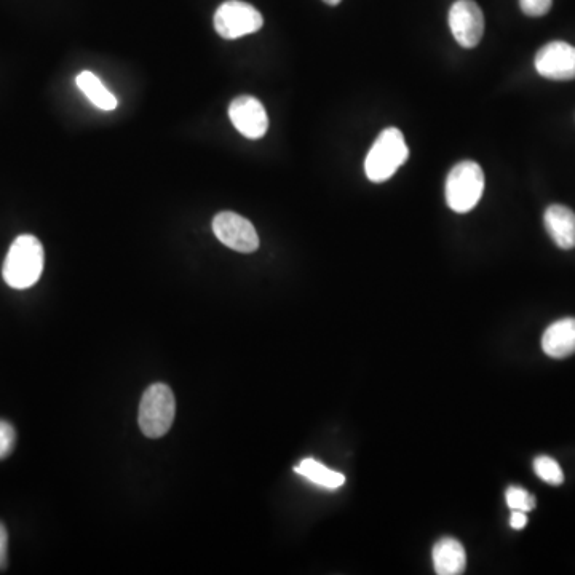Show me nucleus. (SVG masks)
<instances>
[{
  "mask_svg": "<svg viewBox=\"0 0 575 575\" xmlns=\"http://www.w3.org/2000/svg\"><path fill=\"white\" fill-rule=\"evenodd\" d=\"M44 246L34 235H20L8 250L5 258V283L13 290H28L36 285L44 272Z\"/></svg>",
  "mask_w": 575,
  "mask_h": 575,
  "instance_id": "obj_1",
  "label": "nucleus"
},
{
  "mask_svg": "<svg viewBox=\"0 0 575 575\" xmlns=\"http://www.w3.org/2000/svg\"><path fill=\"white\" fill-rule=\"evenodd\" d=\"M409 149L405 136L398 128H387L377 136L365 160V173L369 181L384 183L397 173L408 160Z\"/></svg>",
  "mask_w": 575,
  "mask_h": 575,
  "instance_id": "obj_2",
  "label": "nucleus"
},
{
  "mask_svg": "<svg viewBox=\"0 0 575 575\" xmlns=\"http://www.w3.org/2000/svg\"><path fill=\"white\" fill-rule=\"evenodd\" d=\"M176 400L170 387L154 384L144 392L139 405V429L147 438L157 440L170 432L175 421Z\"/></svg>",
  "mask_w": 575,
  "mask_h": 575,
  "instance_id": "obj_3",
  "label": "nucleus"
},
{
  "mask_svg": "<svg viewBox=\"0 0 575 575\" xmlns=\"http://www.w3.org/2000/svg\"><path fill=\"white\" fill-rule=\"evenodd\" d=\"M484 191V173L472 160L457 163L446 179V202L456 213H468L480 202Z\"/></svg>",
  "mask_w": 575,
  "mask_h": 575,
  "instance_id": "obj_4",
  "label": "nucleus"
},
{
  "mask_svg": "<svg viewBox=\"0 0 575 575\" xmlns=\"http://www.w3.org/2000/svg\"><path fill=\"white\" fill-rule=\"evenodd\" d=\"M215 29L227 40L254 34L262 28L264 20L259 10L242 0H227L215 13Z\"/></svg>",
  "mask_w": 575,
  "mask_h": 575,
  "instance_id": "obj_5",
  "label": "nucleus"
},
{
  "mask_svg": "<svg viewBox=\"0 0 575 575\" xmlns=\"http://www.w3.org/2000/svg\"><path fill=\"white\" fill-rule=\"evenodd\" d=\"M213 232L219 242L238 253H254L259 248L253 224L234 211H223L213 219Z\"/></svg>",
  "mask_w": 575,
  "mask_h": 575,
  "instance_id": "obj_6",
  "label": "nucleus"
},
{
  "mask_svg": "<svg viewBox=\"0 0 575 575\" xmlns=\"http://www.w3.org/2000/svg\"><path fill=\"white\" fill-rule=\"evenodd\" d=\"M449 26L460 47L475 48L483 39V12L473 0H457L449 10Z\"/></svg>",
  "mask_w": 575,
  "mask_h": 575,
  "instance_id": "obj_7",
  "label": "nucleus"
},
{
  "mask_svg": "<svg viewBox=\"0 0 575 575\" xmlns=\"http://www.w3.org/2000/svg\"><path fill=\"white\" fill-rule=\"evenodd\" d=\"M229 117L240 135L248 139H261L269 130V117L258 98L242 95L229 106Z\"/></svg>",
  "mask_w": 575,
  "mask_h": 575,
  "instance_id": "obj_8",
  "label": "nucleus"
},
{
  "mask_svg": "<svg viewBox=\"0 0 575 575\" xmlns=\"http://www.w3.org/2000/svg\"><path fill=\"white\" fill-rule=\"evenodd\" d=\"M536 69L540 76L550 80L575 79V47L555 40L540 48L536 55Z\"/></svg>",
  "mask_w": 575,
  "mask_h": 575,
  "instance_id": "obj_9",
  "label": "nucleus"
},
{
  "mask_svg": "<svg viewBox=\"0 0 575 575\" xmlns=\"http://www.w3.org/2000/svg\"><path fill=\"white\" fill-rule=\"evenodd\" d=\"M545 229L561 250L575 248V213L564 205L548 207L544 215Z\"/></svg>",
  "mask_w": 575,
  "mask_h": 575,
  "instance_id": "obj_10",
  "label": "nucleus"
},
{
  "mask_svg": "<svg viewBox=\"0 0 575 575\" xmlns=\"http://www.w3.org/2000/svg\"><path fill=\"white\" fill-rule=\"evenodd\" d=\"M542 349L548 357L566 358L575 353V318H563L548 326L542 338Z\"/></svg>",
  "mask_w": 575,
  "mask_h": 575,
  "instance_id": "obj_11",
  "label": "nucleus"
},
{
  "mask_svg": "<svg viewBox=\"0 0 575 575\" xmlns=\"http://www.w3.org/2000/svg\"><path fill=\"white\" fill-rule=\"evenodd\" d=\"M433 566L440 575H459L467 566V555L464 547L457 540L441 539L433 547Z\"/></svg>",
  "mask_w": 575,
  "mask_h": 575,
  "instance_id": "obj_12",
  "label": "nucleus"
},
{
  "mask_svg": "<svg viewBox=\"0 0 575 575\" xmlns=\"http://www.w3.org/2000/svg\"><path fill=\"white\" fill-rule=\"evenodd\" d=\"M80 92L92 101L93 106L101 111H114L117 108V98L109 92L106 85L90 71L80 72L76 79Z\"/></svg>",
  "mask_w": 575,
  "mask_h": 575,
  "instance_id": "obj_13",
  "label": "nucleus"
},
{
  "mask_svg": "<svg viewBox=\"0 0 575 575\" xmlns=\"http://www.w3.org/2000/svg\"><path fill=\"white\" fill-rule=\"evenodd\" d=\"M294 472L326 489H338L345 483V476L342 473L330 470L315 459L302 460L301 464L294 467Z\"/></svg>",
  "mask_w": 575,
  "mask_h": 575,
  "instance_id": "obj_14",
  "label": "nucleus"
},
{
  "mask_svg": "<svg viewBox=\"0 0 575 575\" xmlns=\"http://www.w3.org/2000/svg\"><path fill=\"white\" fill-rule=\"evenodd\" d=\"M534 470L537 476L542 478L545 483L553 484V486H560L564 481V473L561 470L560 464L555 459L548 456H540L534 460Z\"/></svg>",
  "mask_w": 575,
  "mask_h": 575,
  "instance_id": "obj_15",
  "label": "nucleus"
},
{
  "mask_svg": "<svg viewBox=\"0 0 575 575\" xmlns=\"http://www.w3.org/2000/svg\"><path fill=\"white\" fill-rule=\"evenodd\" d=\"M507 504L512 510H521V512L528 513L536 507V499L528 491L513 486L507 491Z\"/></svg>",
  "mask_w": 575,
  "mask_h": 575,
  "instance_id": "obj_16",
  "label": "nucleus"
},
{
  "mask_svg": "<svg viewBox=\"0 0 575 575\" xmlns=\"http://www.w3.org/2000/svg\"><path fill=\"white\" fill-rule=\"evenodd\" d=\"M16 433L12 424L7 421H0V460L12 454L15 448Z\"/></svg>",
  "mask_w": 575,
  "mask_h": 575,
  "instance_id": "obj_17",
  "label": "nucleus"
},
{
  "mask_svg": "<svg viewBox=\"0 0 575 575\" xmlns=\"http://www.w3.org/2000/svg\"><path fill=\"white\" fill-rule=\"evenodd\" d=\"M553 0H520V7L524 15L539 18L552 10Z\"/></svg>",
  "mask_w": 575,
  "mask_h": 575,
  "instance_id": "obj_18",
  "label": "nucleus"
},
{
  "mask_svg": "<svg viewBox=\"0 0 575 575\" xmlns=\"http://www.w3.org/2000/svg\"><path fill=\"white\" fill-rule=\"evenodd\" d=\"M8 563V532L4 524L0 523V571L7 568Z\"/></svg>",
  "mask_w": 575,
  "mask_h": 575,
  "instance_id": "obj_19",
  "label": "nucleus"
},
{
  "mask_svg": "<svg viewBox=\"0 0 575 575\" xmlns=\"http://www.w3.org/2000/svg\"><path fill=\"white\" fill-rule=\"evenodd\" d=\"M510 524H512L513 529H523L526 524H528V516L526 512H521V510H513L512 518H510Z\"/></svg>",
  "mask_w": 575,
  "mask_h": 575,
  "instance_id": "obj_20",
  "label": "nucleus"
},
{
  "mask_svg": "<svg viewBox=\"0 0 575 575\" xmlns=\"http://www.w3.org/2000/svg\"><path fill=\"white\" fill-rule=\"evenodd\" d=\"M323 2H325V4H328V5H333V7H334V5H338L339 2H341V0H323Z\"/></svg>",
  "mask_w": 575,
  "mask_h": 575,
  "instance_id": "obj_21",
  "label": "nucleus"
}]
</instances>
